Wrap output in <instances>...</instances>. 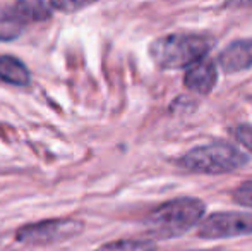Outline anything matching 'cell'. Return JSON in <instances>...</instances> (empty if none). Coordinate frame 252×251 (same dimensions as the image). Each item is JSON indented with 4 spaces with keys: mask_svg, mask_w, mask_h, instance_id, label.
I'll use <instances>...</instances> for the list:
<instances>
[{
    "mask_svg": "<svg viewBox=\"0 0 252 251\" xmlns=\"http://www.w3.org/2000/svg\"><path fill=\"white\" fill-rule=\"evenodd\" d=\"M206 205L199 198H175L153 208L144 217V225L156 239H173L184 236L204 220Z\"/></svg>",
    "mask_w": 252,
    "mask_h": 251,
    "instance_id": "obj_1",
    "label": "cell"
},
{
    "mask_svg": "<svg viewBox=\"0 0 252 251\" xmlns=\"http://www.w3.org/2000/svg\"><path fill=\"white\" fill-rule=\"evenodd\" d=\"M213 47L209 36L199 33H172L150 45L153 62L161 69H189L202 61Z\"/></svg>",
    "mask_w": 252,
    "mask_h": 251,
    "instance_id": "obj_2",
    "label": "cell"
},
{
    "mask_svg": "<svg viewBox=\"0 0 252 251\" xmlns=\"http://www.w3.org/2000/svg\"><path fill=\"white\" fill-rule=\"evenodd\" d=\"M249 162V157L242 150L230 143H215L196 146L187 151L179 160L180 167L196 174H228L242 169Z\"/></svg>",
    "mask_w": 252,
    "mask_h": 251,
    "instance_id": "obj_3",
    "label": "cell"
},
{
    "mask_svg": "<svg viewBox=\"0 0 252 251\" xmlns=\"http://www.w3.org/2000/svg\"><path fill=\"white\" fill-rule=\"evenodd\" d=\"M84 224L76 218H53L21 227L16 232V241L30 246H47L53 243L67 241L81 234Z\"/></svg>",
    "mask_w": 252,
    "mask_h": 251,
    "instance_id": "obj_4",
    "label": "cell"
},
{
    "mask_svg": "<svg viewBox=\"0 0 252 251\" xmlns=\"http://www.w3.org/2000/svg\"><path fill=\"white\" fill-rule=\"evenodd\" d=\"M252 234V214L218 212L206 217L199 224L197 236L202 239H226Z\"/></svg>",
    "mask_w": 252,
    "mask_h": 251,
    "instance_id": "obj_5",
    "label": "cell"
},
{
    "mask_svg": "<svg viewBox=\"0 0 252 251\" xmlns=\"http://www.w3.org/2000/svg\"><path fill=\"white\" fill-rule=\"evenodd\" d=\"M216 83H218V69L215 62L208 59L192 64L186 71V77H184V84L187 90L197 95H209L215 90Z\"/></svg>",
    "mask_w": 252,
    "mask_h": 251,
    "instance_id": "obj_6",
    "label": "cell"
},
{
    "mask_svg": "<svg viewBox=\"0 0 252 251\" xmlns=\"http://www.w3.org/2000/svg\"><path fill=\"white\" fill-rule=\"evenodd\" d=\"M218 62L225 72H239L252 67V38L237 40L220 54Z\"/></svg>",
    "mask_w": 252,
    "mask_h": 251,
    "instance_id": "obj_7",
    "label": "cell"
},
{
    "mask_svg": "<svg viewBox=\"0 0 252 251\" xmlns=\"http://www.w3.org/2000/svg\"><path fill=\"white\" fill-rule=\"evenodd\" d=\"M30 24L16 5L2 7L0 9V41L16 40Z\"/></svg>",
    "mask_w": 252,
    "mask_h": 251,
    "instance_id": "obj_8",
    "label": "cell"
},
{
    "mask_svg": "<svg viewBox=\"0 0 252 251\" xmlns=\"http://www.w3.org/2000/svg\"><path fill=\"white\" fill-rule=\"evenodd\" d=\"M30 71L19 59L2 55L0 57V81L14 86H26L30 83Z\"/></svg>",
    "mask_w": 252,
    "mask_h": 251,
    "instance_id": "obj_9",
    "label": "cell"
},
{
    "mask_svg": "<svg viewBox=\"0 0 252 251\" xmlns=\"http://www.w3.org/2000/svg\"><path fill=\"white\" fill-rule=\"evenodd\" d=\"M14 5L19 9L28 23L47 21L52 16V0H17Z\"/></svg>",
    "mask_w": 252,
    "mask_h": 251,
    "instance_id": "obj_10",
    "label": "cell"
},
{
    "mask_svg": "<svg viewBox=\"0 0 252 251\" xmlns=\"http://www.w3.org/2000/svg\"><path fill=\"white\" fill-rule=\"evenodd\" d=\"M96 251H156V243L153 239H120L106 243Z\"/></svg>",
    "mask_w": 252,
    "mask_h": 251,
    "instance_id": "obj_11",
    "label": "cell"
},
{
    "mask_svg": "<svg viewBox=\"0 0 252 251\" xmlns=\"http://www.w3.org/2000/svg\"><path fill=\"white\" fill-rule=\"evenodd\" d=\"M232 200L240 207L252 208V179L242 182L239 188L232 191Z\"/></svg>",
    "mask_w": 252,
    "mask_h": 251,
    "instance_id": "obj_12",
    "label": "cell"
},
{
    "mask_svg": "<svg viewBox=\"0 0 252 251\" xmlns=\"http://www.w3.org/2000/svg\"><path fill=\"white\" fill-rule=\"evenodd\" d=\"M93 2H98V0H52V5L53 9L62 10V12H76V10L91 5Z\"/></svg>",
    "mask_w": 252,
    "mask_h": 251,
    "instance_id": "obj_13",
    "label": "cell"
},
{
    "mask_svg": "<svg viewBox=\"0 0 252 251\" xmlns=\"http://www.w3.org/2000/svg\"><path fill=\"white\" fill-rule=\"evenodd\" d=\"M235 138L246 150H249L252 153V126L242 124L235 129Z\"/></svg>",
    "mask_w": 252,
    "mask_h": 251,
    "instance_id": "obj_14",
    "label": "cell"
},
{
    "mask_svg": "<svg viewBox=\"0 0 252 251\" xmlns=\"http://www.w3.org/2000/svg\"><path fill=\"white\" fill-rule=\"evenodd\" d=\"M225 3L232 7H252V0H225Z\"/></svg>",
    "mask_w": 252,
    "mask_h": 251,
    "instance_id": "obj_15",
    "label": "cell"
},
{
    "mask_svg": "<svg viewBox=\"0 0 252 251\" xmlns=\"http://www.w3.org/2000/svg\"><path fill=\"white\" fill-rule=\"evenodd\" d=\"M189 251H225V250H189Z\"/></svg>",
    "mask_w": 252,
    "mask_h": 251,
    "instance_id": "obj_16",
    "label": "cell"
}]
</instances>
